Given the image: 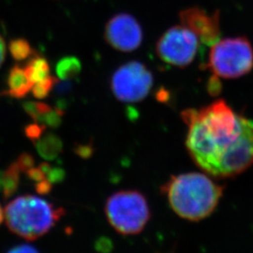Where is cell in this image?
Returning <instances> with one entry per match:
<instances>
[{"label": "cell", "mask_w": 253, "mask_h": 253, "mask_svg": "<svg viewBox=\"0 0 253 253\" xmlns=\"http://www.w3.org/2000/svg\"><path fill=\"white\" fill-rule=\"evenodd\" d=\"M186 148L194 163L217 178H230L253 164V120L218 100L200 109H186Z\"/></svg>", "instance_id": "6da1fadb"}, {"label": "cell", "mask_w": 253, "mask_h": 253, "mask_svg": "<svg viewBox=\"0 0 253 253\" xmlns=\"http://www.w3.org/2000/svg\"><path fill=\"white\" fill-rule=\"evenodd\" d=\"M224 188L202 172H185L172 175L161 191L172 211L189 221L209 217L217 208Z\"/></svg>", "instance_id": "7a4b0ae2"}, {"label": "cell", "mask_w": 253, "mask_h": 253, "mask_svg": "<svg viewBox=\"0 0 253 253\" xmlns=\"http://www.w3.org/2000/svg\"><path fill=\"white\" fill-rule=\"evenodd\" d=\"M63 208L27 194L10 201L5 208V219L9 231L33 241L46 235L62 218Z\"/></svg>", "instance_id": "3957f363"}, {"label": "cell", "mask_w": 253, "mask_h": 253, "mask_svg": "<svg viewBox=\"0 0 253 253\" xmlns=\"http://www.w3.org/2000/svg\"><path fill=\"white\" fill-rule=\"evenodd\" d=\"M104 211L110 225L122 235L140 234L151 217L145 195L135 190H120L112 194L106 201Z\"/></svg>", "instance_id": "277c9868"}, {"label": "cell", "mask_w": 253, "mask_h": 253, "mask_svg": "<svg viewBox=\"0 0 253 253\" xmlns=\"http://www.w3.org/2000/svg\"><path fill=\"white\" fill-rule=\"evenodd\" d=\"M208 69L216 77L237 79L253 70V47L246 37L217 41L209 52Z\"/></svg>", "instance_id": "5b68a950"}, {"label": "cell", "mask_w": 253, "mask_h": 253, "mask_svg": "<svg viewBox=\"0 0 253 253\" xmlns=\"http://www.w3.org/2000/svg\"><path fill=\"white\" fill-rule=\"evenodd\" d=\"M200 40L184 26L166 30L156 44V53L164 63L185 68L193 62L198 54Z\"/></svg>", "instance_id": "8992f818"}, {"label": "cell", "mask_w": 253, "mask_h": 253, "mask_svg": "<svg viewBox=\"0 0 253 253\" xmlns=\"http://www.w3.org/2000/svg\"><path fill=\"white\" fill-rule=\"evenodd\" d=\"M153 74L145 64L130 61L120 66L111 78V89L122 102L145 100L153 86Z\"/></svg>", "instance_id": "52a82bcc"}, {"label": "cell", "mask_w": 253, "mask_h": 253, "mask_svg": "<svg viewBox=\"0 0 253 253\" xmlns=\"http://www.w3.org/2000/svg\"><path fill=\"white\" fill-rule=\"evenodd\" d=\"M143 29L132 15L118 13L110 19L104 29L109 45L121 52H133L143 42Z\"/></svg>", "instance_id": "ba28073f"}, {"label": "cell", "mask_w": 253, "mask_h": 253, "mask_svg": "<svg viewBox=\"0 0 253 253\" xmlns=\"http://www.w3.org/2000/svg\"><path fill=\"white\" fill-rule=\"evenodd\" d=\"M181 25L187 27L199 38L206 45H213L220 37L219 12L208 13L199 7H191L179 12Z\"/></svg>", "instance_id": "9c48e42d"}, {"label": "cell", "mask_w": 253, "mask_h": 253, "mask_svg": "<svg viewBox=\"0 0 253 253\" xmlns=\"http://www.w3.org/2000/svg\"><path fill=\"white\" fill-rule=\"evenodd\" d=\"M7 85L6 95L14 99H23L31 91L33 84L29 80L24 67L16 65L9 70Z\"/></svg>", "instance_id": "30bf717a"}, {"label": "cell", "mask_w": 253, "mask_h": 253, "mask_svg": "<svg viewBox=\"0 0 253 253\" xmlns=\"http://www.w3.org/2000/svg\"><path fill=\"white\" fill-rule=\"evenodd\" d=\"M34 144L37 152L46 161L54 160L63 149L61 139L54 133H44Z\"/></svg>", "instance_id": "8fae6325"}, {"label": "cell", "mask_w": 253, "mask_h": 253, "mask_svg": "<svg viewBox=\"0 0 253 253\" xmlns=\"http://www.w3.org/2000/svg\"><path fill=\"white\" fill-rule=\"evenodd\" d=\"M24 69L27 73L29 80L34 84L39 82L43 81L51 76L50 65L43 56L37 55L31 57Z\"/></svg>", "instance_id": "7c38bea8"}, {"label": "cell", "mask_w": 253, "mask_h": 253, "mask_svg": "<svg viewBox=\"0 0 253 253\" xmlns=\"http://www.w3.org/2000/svg\"><path fill=\"white\" fill-rule=\"evenodd\" d=\"M81 62L75 56H65L55 66L57 78L66 81L75 79L81 73Z\"/></svg>", "instance_id": "4fadbf2b"}, {"label": "cell", "mask_w": 253, "mask_h": 253, "mask_svg": "<svg viewBox=\"0 0 253 253\" xmlns=\"http://www.w3.org/2000/svg\"><path fill=\"white\" fill-rule=\"evenodd\" d=\"M21 173L22 172L15 162L10 163L9 167L3 171V185L1 192L5 199L10 198L18 190Z\"/></svg>", "instance_id": "5bb4252c"}, {"label": "cell", "mask_w": 253, "mask_h": 253, "mask_svg": "<svg viewBox=\"0 0 253 253\" xmlns=\"http://www.w3.org/2000/svg\"><path fill=\"white\" fill-rule=\"evenodd\" d=\"M9 50L11 56L17 61H24L36 54L30 43L22 38L12 40L9 42Z\"/></svg>", "instance_id": "9a60e30c"}, {"label": "cell", "mask_w": 253, "mask_h": 253, "mask_svg": "<svg viewBox=\"0 0 253 253\" xmlns=\"http://www.w3.org/2000/svg\"><path fill=\"white\" fill-rule=\"evenodd\" d=\"M23 108L35 122H40L42 118L53 109L50 105L40 101H27L23 104Z\"/></svg>", "instance_id": "2e32d148"}, {"label": "cell", "mask_w": 253, "mask_h": 253, "mask_svg": "<svg viewBox=\"0 0 253 253\" xmlns=\"http://www.w3.org/2000/svg\"><path fill=\"white\" fill-rule=\"evenodd\" d=\"M57 80H58V78L50 76L43 81L34 84L32 86V89H31L33 93V96L40 100L45 99L54 89V84Z\"/></svg>", "instance_id": "e0dca14e"}, {"label": "cell", "mask_w": 253, "mask_h": 253, "mask_svg": "<svg viewBox=\"0 0 253 253\" xmlns=\"http://www.w3.org/2000/svg\"><path fill=\"white\" fill-rule=\"evenodd\" d=\"M41 169L44 172L46 178L50 181L53 185L59 184L63 182L66 178V172L62 168L59 167H53L48 163H43L40 164Z\"/></svg>", "instance_id": "ac0fdd59"}, {"label": "cell", "mask_w": 253, "mask_h": 253, "mask_svg": "<svg viewBox=\"0 0 253 253\" xmlns=\"http://www.w3.org/2000/svg\"><path fill=\"white\" fill-rule=\"evenodd\" d=\"M45 129L46 126L34 121V123L29 124L25 127V133L29 140L35 143L37 140L45 133Z\"/></svg>", "instance_id": "d6986e66"}, {"label": "cell", "mask_w": 253, "mask_h": 253, "mask_svg": "<svg viewBox=\"0 0 253 253\" xmlns=\"http://www.w3.org/2000/svg\"><path fill=\"white\" fill-rule=\"evenodd\" d=\"M16 164L18 165L20 170L22 172H27L29 169L34 167L35 159L34 157L29 153H22L19 155L17 160L15 161Z\"/></svg>", "instance_id": "ffe728a7"}, {"label": "cell", "mask_w": 253, "mask_h": 253, "mask_svg": "<svg viewBox=\"0 0 253 253\" xmlns=\"http://www.w3.org/2000/svg\"><path fill=\"white\" fill-rule=\"evenodd\" d=\"M113 247L112 240L106 236H101L95 243V249L100 253H110L113 251Z\"/></svg>", "instance_id": "44dd1931"}, {"label": "cell", "mask_w": 253, "mask_h": 253, "mask_svg": "<svg viewBox=\"0 0 253 253\" xmlns=\"http://www.w3.org/2000/svg\"><path fill=\"white\" fill-rule=\"evenodd\" d=\"M74 152L82 159H89L94 154V146L92 144H81L74 147Z\"/></svg>", "instance_id": "7402d4cb"}, {"label": "cell", "mask_w": 253, "mask_h": 253, "mask_svg": "<svg viewBox=\"0 0 253 253\" xmlns=\"http://www.w3.org/2000/svg\"><path fill=\"white\" fill-rule=\"evenodd\" d=\"M26 173H27V177L30 180L33 181L34 184L46 179L45 173L41 169L40 166L39 167H32Z\"/></svg>", "instance_id": "603a6c76"}, {"label": "cell", "mask_w": 253, "mask_h": 253, "mask_svg": "<svg viewBox=\"0 0 253 253\" xmlns=\"http://www.w3.org/2000/svg\"><path fill=\"white\" fill-rule=\"evenodd\" d=\"M53 186L54 185L46 178L44 180L35 183V190L39 194L45 195V194H48L52 191Z\"/></svg>", "instance_id": "cb8c5ba5"}, {"label": "cell", "mask_w": 253, "mask_h": 253, "mask_svg": "<svg viewBox=\"0 0 253 253\" xmlns=\"http://www.w3.org/2000/svg\"><path fill=\"white\" fill-rule=\"evenodd\" d=\"M221 91V84L218 81V78L213 76L208 82V92L212 96H217Z\"/></svg>", "instance_id": "d4e9b609"}, {"label": "cell", "mask_w": 253, "mask_h": 253, "mask_svg": "<svg viewBox=\"0 0 253 253\" xmlns=\"http://www.w3.org/2000/svg\"><path fill=\"white\" fill-rule=\"evenodd\" d=\"M8 253H40L38 250L30 245H19L11 250H9Z\"/></svg>", "instance_id": "484cf974"}, {"label": "cell", "mask_w": 253, "mask_h": 253, "mask_svg": "<svg viewBox=\"0 0 253 253\" xmlns=\"http://www.w3.org/2000/svg\"><path fill=\"white\" fill-rule=\"evenodd\" d=\"M6 53H7V47L3 37L0 35V67L4 63V60L6 58Z\"/></svg>", "instance_id": "4316f807"}, {"label": "cell", "mask_w": 253, "mask_h": 253, "mask_svg": "<svg viewBox=\"0 0 253 253\" xmlns=\"http://www.w3.org/2000/svg\"><path fill=\"white\" fill-rule=\"evenodd\" d=\"M2 185H3V172L0 171V192L2 190Z\"/></svg>", "instance_id": "83f0119b"}, {"label": "cell", "mask_w": 253, "mask_h": 253, "mask_svg": "<svg viewBox=\"0 0 253 253\" xmlns=\"http://www.w3.org/2000/svg\"><path fill=\"white\" fill-rule=\"evenodd\" d=\"M3 217H4V213H3V210H2L1 206H0V224L3 221Z\"/></svg>", "instance_id": "f1b7e54d"}]
</instances>
